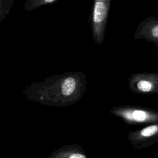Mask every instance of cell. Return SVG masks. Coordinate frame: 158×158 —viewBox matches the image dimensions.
I'll use <instances>...</instances> for the list:
<instances>
[{"label": "cell", "mask_w": 158, "mask_h": 158, "mask_svg": "<svg viewBox=\"0 0 158 158\" xmlns=\"http://www.w3.org/2000/svg\"><path fill=\"white\" fill-rule=\"evenodd\" d=\"M109 112L128 125H149L158 122V110L142 106H112Z\"/></svg>", "instance_id": "1"}, {"label": "cell", "mask_w": 158, "mask_h": 158, "mask_svg": "<svg viewBox=\"0 0 158 158\" xmlns=\"http://www.w3.org/2000/svg\"><path fill=\"white\" fill-rule=\"evenodd\" d=\"M110 0H94L91 12V28L92 37L97 44H102L110 7Z\"/></svg>", "instance_id": "2"}, {"label": "cell", "mask_w": 158, "mask_h": 158, "mask_svg": "<svg viewBox=\"0 0 158 158\" xmlns=\"http://www.w3.org/2000/svg\"><path fill=\"white\" fill-rule=\"evenodd\" d=\"M128 87L135 94H158V72L132 73L128 78Z\"/></svg>", "instance_id": "3"}, {"label": "cell", "mask_w": 158, "mask_h": 158, "mask_svg": "<svg viewBox=\"0 0 158 158\" xmlns=\"http://www.w3.org/2000/svg\"><path fill=\"white\" fill-rule=\"evenodd\" d=\"M130 143L136 149L150 146L158 142V122L135 131H131L127 136Z\"/></svg>", "instance_id": "4"}, {"label": "cell", "mask_w": 158, "mask_h": 158, "mask_svg": "<svg viewBox=\"0 0 158 158\" xmlns=\"http://www.w3.org/2000/svg\"><path fill=\"white\" fill-rule=\"evenodd\" d=\"M135 40H143L152 43L155 48L158 47V19L149 16L138 25L134 34Z\"/></svg>", "instance_id": "5"}, {"label": "cell", "mask_w": 158, "mask_h": 158, "mask_svg": "<svg viewBox=\"0 0 158 158\" xmlns=\"http://www.w3.org/2000/svg\"><path fill=\"white\" fill-rule=\"evenodd\" d=\"M47 158H87L83 148L73 144L65 145L54 151Z\"/></svg>", "instance_id": "6"}]
</instances>
